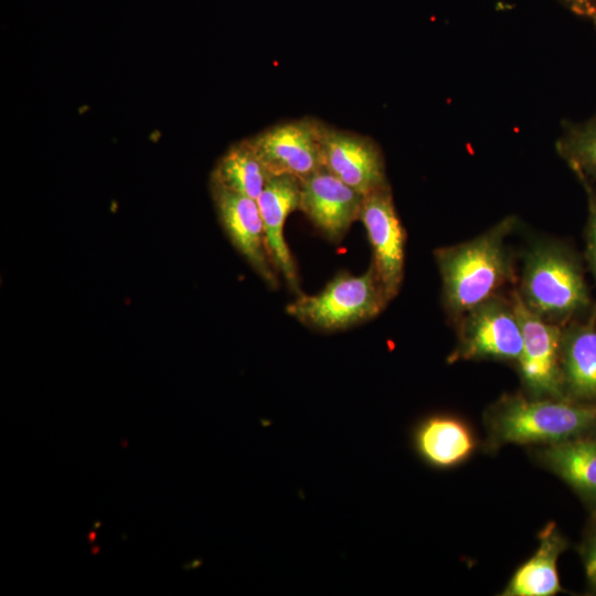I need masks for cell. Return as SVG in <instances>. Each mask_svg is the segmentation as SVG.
I'll return each mask as SVG.
<instances>
[{
  "instance_id": "obj_21",
  "label": "cell",
  "mask_w": 596,
  "mask_h": 596,
  "mask_svg": "<svg viewBox=\"0 0 596 596\" xmlns=\"http://www.w3.org/2000/svg\"><path fill=\"white\" fill-rule=\"evenodd\" d=\"M572 12L582 15H590L596 0H561Z\"/></svg>"
},
{
  "instance_id": "obj_15",
  "label": "cell",
  "mask_w": 596,
  "mask_h": 596,
  "mask_svg": "<svg viewBox=\"0 0 596 596\" xmlns=\"http://www.w3.org/2000/svg\"><path fill=\"white\" fill-rule=\"evenodd\" d=\"M534 458L596 512V434L540 445Z\"/></svg>"
},
{
  "instance_id": "obj_7",
  "label": "cell",
  "mask_w": 596,
  "mask_h": 596,
  "mask_svg": "<svg viewBox=\"0 0 596 596\" xmlns=\"http://www.w3.org/2000/svg\"><path fill=\"white\" fill-rule=\"evenodd\" d=\"M326 125L304 118L267 128L247 138L272 177L291 175L304 180L323 167Z\"/></svg>"
},
{
  "instance_id": "obj_12",
  "label": "cell",
  "mask_w": 596,
  "mask_h": 596,
  "mask_svg": "<svg viewBox=\"0 0 596 596\" xmlns=\"http://www.w3.org/2000/svg\"><path fill=\"white\" fill-rule=\"evenodd\" d=\"M263 220L266 247L269 259L297 295L299 277L295 260L284 238V225L287 216L300 204V180L291 175L272 177L256 200Z\"/></svg>"
},
{
  "instance_id": "obj_4",
  "label": "cell",
  "mask_w": 596,
  "mask_h": 596,
  "mask_svg": "<svg viewBox=\"0 0 596 596\" xmlns=\"http://www.w3.org/2000/svg\"><path fill=\"white\" fill-rule=\"evenodd\" d=\"M390 302L371 264L362 275L339 273L315 295H297L286 311L302 324L324 332L370 320Z\"/></svg>"
},
{
  "instance_id": "obj_23",
  "label": "cell",
  "mask_w": 596,
  "mask_h": 596,
  "mask_svg": "<svg viewBox=\"0 0 596 596\" xmlns=\"http://www.w3.org/2000/svg\"><path fill=\"white\" fill-rule=\"evenodd\" d=\"M94 539H95V531H92V532L89 533V535H88V541H89L91 543H93V542H94Z\"/></svg>"
},
{
  "instance_id": "obj_13",
  "label": "cell",
  "mask_w": 596,
  "mask_h": 596,
  "mask_svg": "<svg viewBox=\"0 0 596 596\" xmlns=\"http://www.w3.org/2000/svg\"><path fill=\"white\" fill-rule=\"evenodd\" d=\"M417 457L434 469H451L465 462L477 447V438L462 418L434 413L421 418L411 433Z\"/></svg>"
},
{
  "instance_id": "obj_16",
  "label": "cell",
  "mask_w": 596,
  "mask_h": 596,
  "mask_svg": "<svg viewBox=\"0 0 596 596\" xmlns=\"http://www.w3.org/2000/svg\"><path fill=\"white\" fill-rule=\"evenodd\" d=\"M567 546V540L556 524H545L539 533L536 550L514 571L501 595L554 596L562 593L557 561Z\"/></svg>"
},
{
  "instance_id": "obj_8",
  "label": "cell",
  "mask_w": 596,
  "mask_h": 596,
  "mask_svg": "<svg viewBox=\"0 0 596 596\" xmlns=\"http://www.w3.org/2000/svg\"><path fill=\"white\" fill-rule=\"evenodd\" d=\"M359 220L372 248L371 264L391 301L397 296L404 278L406 233L390 185L364 196Z\"/></svg>"
},
{
  "instance_id": "obj_3",
  "label": "cell",
  "mask_w": 596,
  "mask_h": 596,
  "mask_svg": "<svg viewBox=\"0 0 596 596\" xmlns=\"http://www.w3.org/2000/svg\"><path fill=\"white\" fill-rule=\"evenodd\" d=\"M487 445H549L596 434V404L502 394L485 413Z\"/></svg>"
},
{
  "instance_id": "obj_9",
  "label": "cell",
  "mask_w": 596,
  "mask_h": 596,
  "mask_svg": "<svg viewBox=\"0 0 596 596\" xmlns=\"http://www.w3.org/2000/svg\"><path fill=\"white\" fill-rule=\"evenodd\" d=\"M364 195L326 168L300 181L299 210L332 243H339L360 219Z\"/></svg>"
},
{
  "instance_id": "obj_1",
  "label": "cell",
  "mask_w": 596,
  "mask_h": 596,
  "mask_svg": "<svg viewBox=\"0 0 596 596\" xmlns=\"http://www.w3.org/2000/svg\"><path fill=\"white\" fill-rule=\"evenodd\" d=\"M517 223L514 216H508L469 241L434 251L443 306L453 324L471 308L517 284L515 254L508 244Z\"/></svg>"
},
{
  "instance_id": "obj_20",
  "label": "cell",
  "mask_w": 596,
  "mask_h": 596,
  "mask_svg": "<svg viewBox=\"0 0 596 596\" xmlns=\"http://www.w3.org/2000/svg\"><path fill=\"white\" fill-rule=\"evenodd\" d=\"M581 557L587 584L590 590L596 594V521L581 546Z\"/></svg>"
},
{
  "instance_id": "obj_10",
  "label": "cell",
  "mask_w": 596,
  "mask_h": 596,
  "mask_svg": "<svg viewBox=\"0 0 596 596\" xmlns=\"http://www.w3.org/2000/svg\"><path fill=\"white\" fill-rule=\"evenodd\" d=\"M219 220L234 247L270 287L278 286L266 247L265 232L257 201L211 184Z\"/></svg>"
},
{
  "instance_id": "obj_2",
  "label": "cell",
  "mask_w": 596,
  "mask_h": 596,
  "mask_svg": "<svg viewBox=\"0 0 596 596\" xmlns=\"http://www.w3.org/2000/svg\"><path fill=\"white\" fill-rule=\"evenodd\" d=\"M518 283L524 305L552 323L564 326L587 318L596 308L583 258L560 240L542 237L528 245Z\"/></svg>"
},
{
  "instance_id": "obj_11",
  "label": "cell",
  "mask_w": 596,
  "mask_h": 596,
  "mask_svg": "<svg viewBox=\"0 0 596 596\" xmlns=\"http://www.w3.org/2000/svg\"><path fill=\"white\" fill-rule=\"evenodd\" d=\"M322 164L362 195L389 185L380 148L368 137L326 126Z\"/></svg>"
},
{
  "instance_id": "obj_14",
  "label": "cell",
  "mask_w": 596,
  "mask_h": 596,
  "mask_svg": "<svg viewBox=\"0 0 596 596\" xmlns=\"http://www.w3.org/2000/svg\"><path fill=\"white\" fill-rule=\"evenodd\" d=\"M561 372L566 400L596 404V308L562 327Z\"/></svg>"
},
{
  "instance_id": "obj_22",
  "label": "cell",
  "mask_w": 596,
  "mask_h": 596,
  "mask_svg": "<svg viewBox=\"0 0 596 596\" xmlns=\"http://www.w3.org/2000/svg\"><path fill=\"white\" fill-rule=\"evenodd\" d=\"M589 18L594 21V24H595V26H596V3H595V6H594V9H593V11H592Z\"/></svg>"
},
{
  "instance_id": "obj_18",
  "label": "cell",
  "mask_w": 596,
  "mask_h": 596,
  "mask_svg": "<svg viewBox=\"0 0 596 596\" xmlns=\"http://www.w3.org/2000/svg\"><path fill=\"white\" fill-rule=\"evenodd\" d=\"M557 151L570 167L578 168L596 181V117L567 127L557 142Z\"/></svg>"
},
{
  "instance_id": "obj_19",
  "label": "cell",
  "mask_w": 596,
  "mask_h": 596,
  "mask_svg": "<svg viewBox=\"0 0 596 596\" xmlns=\"http://www.w3.org/2000/svg\"><path fill=\"white\" fill-rule=\"evenodd\" d=\"M578 178L587 196V222L584 231L585 254L584 258L595 283H596V191L590 180L577 168L571 167Z\"/></svg>"
},
{
  "instance_id": "obj_5",
  "label": "cell",
  "mask_w": 596,
  "mask_h": 596,
  "mask_svg": "<svg viewBox=\"0 0 596 596\" xmlns=\"http://www.w3.org/2000/svg\"><path fill=\"white\" fill-rule=\"evenodd\" d=\"M457 342L448 362L499 361L517 364L522 329L510 292L500 294L465 312L454 324Z\"/></svg>"
},
{
  "instance_id": "obj_6",
  "label": "cell",
  "mask_w": 596,
  "mask_h": 596,
  "mask_svg": "<svg viewBox=\"0 0 596 596\" xmlns=\"http://www.w3.org/2000/svg\"><path fill=\"white\" fill-rule=\"evenodd\" d=\"M518 315L523 345L515 364L524 394L530 397L564 398L561 372L562 327L532 312L517 288L510 291Z\"/></svg>"
},
{
  "instance_id": "obj_17",
  "label": "cell",
  "mask_w": 596,
  "mask_h": 596,
  "mask_svg": "<svg viewBox=\"0 0 596 596\" xmlns=\"http://www.w3.org/2000/svg\"><path fill=\"white\" fill-rule=\"evenodd\" d=\"M270 178L248 140L244 139L220 158L211 184L257 200Z\"/></svg>"
}]
</instances>
